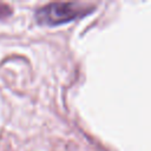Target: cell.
<instances>
[{
	"label": "cell",
	"instance_id": "cell-1",
	"mask_svg": "<svg viewBox=\"0 0 151 151\" xmlns=\"http://www.w3.org/2000/svg\"><path fill=\"white\" fill-rule=\"evenodd\" d=\"M92 9V5L81 2H51L35 12V19L40 25L57 26L83 18Z\"/></svg>",
	"mask_w": 151,
	"mask_h": 151
},
{
	"label": "cell",
	"instance_id": "cell-2",
	"mask_svg": "<svg viewBox=\"0 0 151 151\" xmlns=\"http://www.w3.org/2000/svg\"><path fill=\"white\" fill-rule=\"evenodd\" d=\"M12 14V8L6 4H0V19H5Z\"/></svg>",
	"mask_w": 151,
	"mask_h": 151
}]
</instances>
